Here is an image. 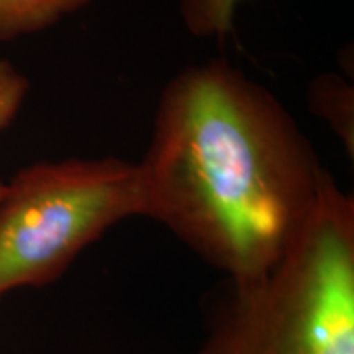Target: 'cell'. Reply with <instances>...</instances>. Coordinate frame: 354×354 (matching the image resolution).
<instances>
[{"label":"cell","instance_id":"obj_8","mask_svg":"<svg viewBox=\"0 0 354 354\" xmlns=\"http://www.w3.org/2000/svg\"><path fill=\"white\" fill-rule=\"evenodd\" d=\"M3 185H6V183H3V180L0 179V196H2V192H3Z\"/></svg>","mask_w":354,"mask_h":354},{"label":"cell","instance_id":"obj_7","mask_svg":"<svg viewBox=\"0 0 354 354\" xmlns=\"http://www.w3.org/2000/svg\"><path fill=\"white\" fill-rule=\"evenodd\" d=\"M30 91L28 79L12 63L0 57V131L13 122Z\"/></svg>","mask_w":354,"mask_h":354},{"label":"cell","instance_id":"obj_2","mask_svg":"<svg viewBox=\"0 0 354 354\" xmlns=\"http://www.w3.org/2000/svg\"><path fill=\"white\" fill-rule=\"evenodd\" d=\"M190 354H354V198L333 177L271 271L228 282Z\"/></svg>","mask_w":354,"mask_h":354},{"label":"cell","instance_id":"obj_4","mask_svg":"<svg viewBox=\"0 0 354 354\" xmlns=\"http://www.w3.org/2000/svg\"><path fill=\"white\" fill-rule=\"evenodd\" d=\"M92 0H0V41L28 37L59 24Z\"/></svg>","mask_w":354,"mask_h":354},{"label":"cell","instance_id":"obj_3","mask_svg":"<svg viewBox=\"0 0 354 354\" xmlns=\"http://www.w3.org/2000/svg\"><path fill=\"white\" fill-rule=\"evenodd\" d=\"M145 216L138 162L120 158L24 167L0 196V299L63 276L110 228Z\"/></svg>","mask_w":354,"mask_h":354},{"label":"cell","instance_id":"obj_6","mask_svg":"<svg viewBox=\"0 0 354 354\" xmlns=\"http://www.w3.org/2000/svg\"><path fill=\"white\" fill-rule=\"evenodd\" d=\"M243 0H180L187 32L202 39H225L233 32L234 12Z\"/></svg>","mask_w":354,"mask_h":354},{"label":"cell","instance_id":"obj_5","mask_svg":"<svg viewBox=\"0 0 354 354\" xmlns=\"http://www.w3.org/2000/svg\"><path fill=\"white\" fill-rule=\"evenodd\" d=\"M310 105L336 130L353 156V88L343 79L326 74L310 87Z\"/></svg>","mask_w":354,"mask_h":354},{"label":"cell","instance_id":"obj_1","mask_svg":"<svg viewBox=\"0 0 354 354\" xmlns=\"http://www.w3.org/2000/svg\"><path fill=\"white\" fill-rule=\"evenodd\" d=\"M138 167L145 218L232 284L271 271L330 177L286 105L225 59L166 84Z\"/></svg>","mask_w":354,"mask_h":354}]
</instances>
